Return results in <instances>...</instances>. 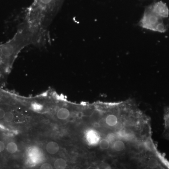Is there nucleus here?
<instances>
[{"instance_id": "12", "label": "nucleus", "mask_w": 169, "mask_h": 169, "mask_svg": "<svg viewBox=\"0 0 169 169\" xmlns=\"http://www.w3.org/2000/svg\"><path fill=\"white\" fill-rule=\"evenodd\" d=\"M113 148L117 151H122L125 149V145L124 142L121 140H117L115 142L113 145Z\"/></svg>"}, {"instance_id": "8", "label": "nucleus", "mask_w": 169, "mask_h": 169, "mask_svg": "<svg viewBox=\"0 0 169 169\" xmlns=\"http://www.w3.org/2000/svg\"><path fill=\"white\" fill-rule=\"evenodd\" d=\"M70 115V112L66 108H61L59 109L57 113V117L61 120H65L67 119Z\"/></svg>"}, {"instance_id": "3", "label": "nucleus", "mask_w": 169, "mask_h": 169, "mask_svg": "<svg viewBox=\"0 0 169 169\" xmlns=\"http://www.w3.org/2000/svg\"><path fill=\"white\" fill-rule=\"evenodd\" d=\"M42 150L36 147L30 148L28 151L27 156L30 164H37L42 161L43 158Z\"/></svg>"}, {"instance_id": "5", "label": "nucleus", "mask_w": 169, "mask_h": 169, "mask_svg": "<svg viewBox=\"0 0 169 169\" xmlns=\"http://www.w3.org/2000/svg\"><path fill=\"white\" fill-rule=\"evenodd\" d=\"M86 140L89 144L95 145L98 143L100 137L98 134L94 130H90L86 134Z\"/></svg>"}, {"instance_id": "17", "label": "nucleus", "mask_w": 169, "mask_h": 169, "mask_svg": "<svg viewBox=\"0 0 169 169\" xmlns=\"http://www.w3.org/2000/svg\"><path fill=\"white\" fill-rule=\"evenodd\" d=\"M5 146L4 143L3 141L0 140V152H2L4 150Z\"/></svg>"}, {"instance_id": "10", "label": "nucleus", "mask_w": 169, "mask_h": 169, "mask_svg": "<svg viewBox=\"0 0 169 169\" xmlns=\"http://www.w3.org/2000/svg\"><path fill=\"white\" fill-rule=\"evenodd\" d=\"M54 167L57 169H64L67 167V163L64 159L58 158L55 161Z\"/></svg>"}, {"instance_id": "1", "label": "nucleus", "mask_w": 169, "mask_h": 169, "mask_svg": "<svg viewBox=\"0 0 169 169\" xmlns=\"http://www.w3.org/2000/svg\"><path fill=\"white\" fill-rule=\"evenodd\" d=\"M32 44L31 34L23 22L12 38L0 44V77L8 72L21 51Z\"/></svg>"}, {"instance_id": "9", "label": "nucleus", "mask_w": 169, "mask_h": 169, "mask_svg": "<svg viewBox=\"0 0 169 169\" xmlns=\"http://www.w3.org/2000/svg\"><path fill=\"white\" fill-rule=\"evenodd\" d=\"M165 136L169 139V107L166 109L165 113Z\"/></svg>"}, {"instance_id": "15", "label": "nucleus", "mask_w": 169, "mask_h": 169, "mask_svg": "<svg viewBox=\"0 0 169 169\" xmlns=\"http://www.w3.org/2000/svg\"><path fill=\"white\" fill-rule=\"evenodd\" d=\"M31 108L35 112H40L42 110L43 106L40 103L33 102L31 104Z\"/></svg>"}, {"instance_id": "2", "label": "nucleus", "mask_w": 169, "mask_h": 169, "mask_svg": "<svg viewBox=\"0 0 169 169\" xmlns=\"http://www.w3.org/2000/svg\"><path fill=\"white\" fill-rule=\"evenodd\" d=\"M159 18L156 14L150 10L147 11L143 15L141 20V25L143 28L155 31L159 22Z\"/></svg>"}, {"instance_id": "4", "label": "nucleus", "mask_w": 169, "mask_h": 169, "mask_svg": "<svg viewBox=\"0 0 169 169\" xmlns=\"http://www.w3.org/2000/svg\"><path fill=\"white\" fill-rule=\"evenodd\" d=\"M151 11L159 18H166L168 16L167 8L163 4L157 3L154 6Z\"/></svg>"}, {"instance_id": "13", "label": "nucleus", "mask_w": 169, "mask_h": 169, "mask_svg": "<svg viewBox=\"0 0 169 169\" xmlns=\"http://www.w3.org/2000/svg\"><path fill=\"white\" fill-rule=\"evenodd\" d=\"M99 146L101 149H102V150H107L110 147V141L107 139H101L100 141Z\"/></svg>"}, {"instance_id": "6", "label": "nucleus", "mask_w": 169, "mask_h": 169, "mask_svg": "<svg viewBox=\"0 0 169 169\" xmlns=\"http://www.w3.org/2000/svg\"><path fill=\"white\" fill-rule=\"evenodd\" d=\"M46 150L48 153L52 155L55 154L59 150V146L57 142L50 141L46 145Z\"/></svg>"}, {"instance_id": "16", "label": "nucleus", "mask_w": 169, "mask_h": 169, "mask_svg": "<svg viewBox=\"0 0 169 169\" xmlns=\"http://www.w3.org/2000/svg\"><path fill=\"white\" fill-rule=\"evenodd\" d=\"M40 168L41 169H53V167L48 163H45L41 166Z\"/></svg>"}, {"instance_id": "18", "label": "nucleus", "mask_w": 169, "mask_h": 169, "mask_svg": "<svg viewBox=\"0 0 169 169\" xmlns=\"http://www.w3.org/2000/svg\"><path fill=\"white\" fill-rule=\"evenodd\" d=\"M6 112L3 109H0V119H3L4 117Z\"/></svg>"}, {"instance_id": "11", "label": "nucleus", "mask_w": 169, "mask_h": 169, "mask_svg": "<svg viewBox=\"0 0 169 169\" xmlns=\"http://www.w3.org/2000/svg\"><path fill=\"white\" fill-rule=\"evenodd\" d=\"M6 150L9 153H15L18 151V146L15 142H10L7 145Z\"/></svg>"}, {"instance_id": "14", "label": "nucleus", "mask_w": 169, "mask_h": 169, "mask_svg": "<svg viewBox=\"0 0 169 169\" xmlns=\"http://www.w3.org/2000/svg\"><path fill=\"white\" fill-rule=\"evenodd\" d=\"M14 114L11 112H8L6 113L3 119L5 122H11L14 119Z\"/></svg>"}, {"instance_id": "7", "label": "nucleus", "mask_w": 169, "mask_h": 169, "mask_svg": "<svg viewBox=\"0 0 169 169\" xmlns=\"http://www.w3.org/2000/svg\"><path fill=\"white\" fill-rule=\"evenodd\" d=\"M105 122L109 127H115L118 123V118L115 115H109L105 118Z\"/></svg>"}]
</instances>
